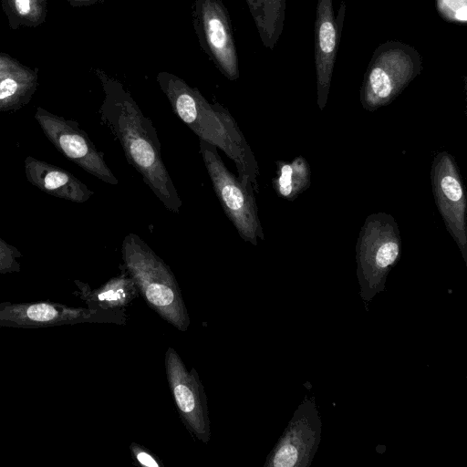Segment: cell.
<instances>
[{
    "label": "cell",
    "instance_id": "cell-14",
    "mask_svg": "<svg viewBox=\"0 0 467 467\" xmlns=\"http://www.w3.org/2000/svg\"><path fill=\"white\" fill-rule=\"evenodd\" d=\"M0 3L13 30L21 26L36 27L46 22L47 0H0Z\"/></svg>",
    "mask_w": 467,
    "mask_h": 467
},
{
    "label": "cell",
    "instance_id": "cell-6",
    "mask_svg": "<svg viewBox=\"0 0 467 467\" xmlns=\"http://www.w3.org/2000/svg\"><path fill=\"white\" fill-rule=\"evenodd\" d=\"M200 153L225 215L244 241L257 245L265 235L254 190L227 169L215 146L200 140Z\"/></svg>",
    "mask_w": 467,
    "mask_h": 467
},
{
    "label": "cell",
    "instance_id": "cell-20",
    "mask_svg": "<svg viewBox=\"0 0 467 467\" xmlns=\"http://www.w3.org/2000/svg\"><path fill=\"white\" fill-rule=\"evenodd\" d=\"M68 182L67 174L60 171H51L45 177V187L48 190H55Z\"/></svg>",
    "mask_w": 467,
    "mask_h": 467
},
{
    "label": "cell",
    "instance_id": "cell-13",
    "mask_svg": "<svg viewBox=\"0 0 467 467\" xmlns=\"http://www.w3.org/2000/svg\"><path fill=\"white\" fill-rule=\"evenodd\" d=\"M276 166L273 186L279 196L293 201L308 188L310 169L303 157L299 156L291 162L277 161Z\"/></svg>",
    "mask_w": 467,
    "mask_h": 467
},
{
    "label": "cell",
    "instance_id": "cell-11",
    "mask_svg": "<svg viewBox=\"0 0 467 467\" xmlns=\"http://www.w3.org/2000/svg\"><path fill=\"white\" fill-rule=\"evenodd\" d=\"M345 2L337 17L332 0H317L315 22V66L317 82V103L320 109L327 104L335 66L338 41L343 29Z\"/></svg>",
    "mask_w": 467,
    "mask_h": 467
},
{
    "label": "cell",
    "instance_id": "cell-10",
    "mask_svg": "<svg viewBox=\"0 0 467 467\" xmlns=\"http://www.w3.org/2000/svg\"><path fill=\"white\" fill-rule=\"evenodd\" d=\"M321 437V420L313 400L305 399L267 458V467H307Z\"/></svg>",
    "mask_w": 467,
    "mask_h": 467
},
{
    "label": "cell",
    "instance_id": "cell-15",
    "mask_svg": "<svg viewBox=\"0 0 467 467\" xmlns=\"http://www.w3.org/2000/svg\"><path fill=\"white\" fill-rule=\"evenodd\" d=\"M121 268V274L112 278L101 291L97 295V299L101 303H106L108 307H115L120 311L136 296L137 288L127 272Z\"/></svg>",
    "mask_w": 467,
    "mask_h": 467
},
{
    "label": "cell",
    "instance_id": "cell-5",
    "mask_svg": "<svg viewBox=\"0 0 467 467\" xmlns=\"http://www.w3.org/2000/svg\"><path fill=\"white\" fill-rule=\"evenodd\" d=\"M421 68V58L413 47L396 41L380 45L364 74L360 91L363 108L373 111L390 103Z\"/></svg>",
    "mask_w": 467,
    "mask_h": 467
},
{
    "label": "cell",
    "instance_id": "cell-18",
    "mask_svg": "<svg viewBox=\"0 0 467 467\" xmlns=\"http://www.w3.org/2000/svg\"><path fill=\"white\" fill-rule=\"evenodd\" d=\"M26 66L10 55L0 52V80L6 76L25 68Z\"/></svg>",
    "mask_w": 467,
    "mask_h": 467
},
{
    "label": "cell",
    "instance_id": "cell-1",
    "mask_svg": "<svg viewBox=\"0 0 467 467\" xmlns=\"http://www.w3.org/2000/svg\"><path fill=\"white\" fill-rule=\"evenodd\" d=\"M104 91L103 119L119 141L128 162L169 211L179 213L182 200L161 153V143L151 120L130 93L115 78L96 70Z\"/></svg>",
    "mask_w": 467,
    "mask_h": 467
},
{
    "label": "cell",
    "instance_id": "cell-12",
    "mask_svg": "<svg viewBox=\"0 0 467 467\" xmlns=\"http://www.w3.org/2000/svg\"><path fill=\"white\" fill-rule=\"evenodd\" d=\"M263 44L273 48L285 21V0H246Z\"/></svg>",
    "mask_w": 467,
    "mask_h": 467
},
{
    "label": "cell",
    "instance_id": "cell-17",
    "mask_svg": "<svg viewBox=\"0 0 467 467\" xmlns=\"http://www.w3.org/2000/svg\"><path fill=\"white\" fill-rule=\"evenodd\" d=\"M26 315L35 321H49L57 316V311L47 304H36L27 308Z\"/></svg>",
    "mask_w": 467,
    "mask_h": 467
},
{
    "label": "cell",
    "instance_id": "cell-8",
    "mask_svg": "<svg viewBox=\"0 0 467 467\" xmlns=\"http://www.w3.org/2000/svg\"><path fill=\"white\" fill-rule=\"evenodd\" d=\"M431 181L438 210L467 265L466 192L451 154L441 151L434 157Z\"/></svg>",
    "mask_w": 467,
    "mask_h": 467
},
{
    "label": "cell",
    "instance_id": "cell-9",
    "mask_svg": "<svg viewBox=\"0 0 467 467\" xmlns=\"http://www.w3.org/2000/svg\"><path fill=\"white\" fill-rule=\"evenodd\" d=\"M164 364L171 392L178 412L191 433L208 443L211 427L207 399L194 368L189 371L174 348L165 353Z\"/></svg>",
    "mask_w": 467,
    "mask_h": 467
},
{
    "label": "cell",
    "instance_id": "cell-16",
    "mask_svg": "<svg viewBox=\"0 0 467 467\" xmlns=\"http://www.w3.org/2000/svg\"><path fill=\"white\" fill-rule=\"evenodd\" d=\"M437 10L444 20L451 23L467 21V0H436Z\"/></svg>",
    "mask_w": 467,
    "mask_h": 467
},
{
    "label": "cell",
    "instance_id": "cell-21",
    "mask_svg": "<svg viewBox=\"0 0 467 467\" xmlns=\"http://www.w3.org/2000/svg\"><path fill=\"white\" fill-rule=\"evenodd\" d=\"M105 0H67V2L73 7L89 6Z\"/></svg>",
    "mask_w": 467,
    "mask_h": 467
},
{
    "label": "cell",
    "instance_id": "cell-3",
    "mask_svg": "<svg viewBox=\"0 0 467 467\" xmlns=\"http://www.w3.org/2000/svg\"><path fill=\"white\" fill-rule=\"evenodd\" d=\"M121 267L133 280L148 306L180 331H186L189 314L171 268L137 234H127L121 244Z\"/></svg>",
    "mask_w": 467,
    "mask_h": 467
},
{
    "label": "cell",
    "instance_id": "cell-2",
    "mask_svg": "<svg viewBox=\"0 0 467 467\" xmlns=\"http://www.w3.org/2000/svg\"><path fill=\"white\" fill-rule=\"evenodd\" d=\"M157 82L167 97L175 115L198 137L222 150L235 164L238 178L258 192L259 167L244 135L231 113L219 103L206 100L196 88L165 71Z\"/></svg>",
    "mask_w": 467,
    "mask_h": 467
},
{
    "label": "cell",
    "instance_id": "cell-19",
    "mask_svg": "<svg viewBox=\"0 0 467 467\" xmlns=\"http://www.w3.org/2000/svg\"><path fill=\"white\" fill-rule=\"evenodd\" d=\"M130 449L132 455L140 464L147 467L160 466L155 458L149 451H145L138 444H132Z\"/></svg>",
    "mask_w": 467,
    "mask_h": 467
},
{
    "label": "cell",
    "instance_id": "cell-7",
    "mask_svg": "<svg viewBox=\"0 0 467 467\" xmlns=\"http://www.w3.org/2000/svg\"><path fill=\"white\" fill-rule=\"evenodd\" d=\"M192 17L204 53L227 79H238L237 49L231 18L223 0H193Z\"/></svg>",
    "mask_w": 467,
    "mask_h": 467
},
{
    "label": "cell",
    "instance_id": "cell-4",
    "mask_svg": "<svg viewBox=\"0 0 467 467\" xmlns=\"http://www.w3.org/2000/svg\"><path fill=\"white\" fill-rule=\"evenodd\" d=\"M357 275L360 295L371 300L384 290L389 270L400 256V236L394 218L387 213L370 214L356 245Z\"/></svg>",
    "mask_w": 467,
    "mask_h": 467
}]
</instances>
